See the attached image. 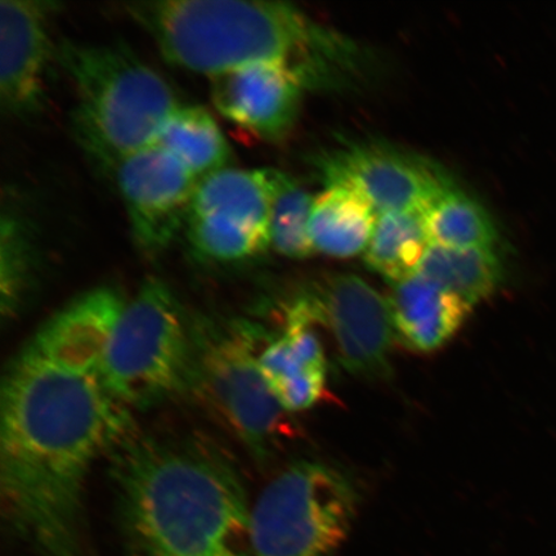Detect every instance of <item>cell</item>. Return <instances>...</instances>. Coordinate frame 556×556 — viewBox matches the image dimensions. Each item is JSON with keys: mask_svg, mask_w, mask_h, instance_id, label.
Returning <instances> with one entry per match:
<instances>
[{"mask_svg": "<svg viewBox=\"0 0 556 556\" xmlns=\"http://www.w3.org/2000/svg\"><path fill=\"white\" fill-rule=\"evenodd\" d=\"M124 9L166 61L208 78L249 65L283 64L311 86L319 81L326 61L338 62L352 52L339 35L288 3L165 0Z\"/></svg>", "mask_w": 556, "mask_h": 556, "instance_id": "cell-3", "label": "cell"}, {"mask_svg": "<svg viewBox=\"0 0 556 556\" xmlns=\"http://www.w3.org/2000/svg\"><path fill=\"white\" fill-rule=\"evenodd\" d=\"M270 200L268 169L226 168L199 180L190 214L225 215L269 239Z\"/></svg>", "mask_w": 556, "mask_h": 556, "instance_id": "cell-16", "label": "cell"}, {"mask_svg": "<svg viewBox=\"0 0 556 556\" xmlns=\"http://www.w3.org/2000/svg\"><path fill=\"white\" fill-rule=\"evenodd\" d=\"M304 295L316 323L331 331L348 371L368 378L387 372L395 336L389 299L350 274L326 277Z\"/></svg>", "mask_w": 556, "mask_h": 556, "instance_id": "cell-10", "label": "cell"}, {"mask_svg": "<svg viewBox=\"0 0 556 556\" xmlns=\"http://www.w3.org/2000/svg\"><path fill=\"white\" fill-rule=\"evenodd\" d=\"M307 87L302 73L283 64L249 65L211 78L219 114L264 141L289 135Z\"/></svg>", "mask_w": 556, "mask_h": 556, "instance_id": "cell-11", "label": "cell"}, {"mask_svg": "<svg viewBox=\"0 0 556 556\" xmlns=\"http://www.w3.org/2000/svg\"><path fill=\"white\" fill-rule=\"evenodd\" d=\"M430 245L426 212L380 214L365 250V262L395 283L417 274Z\"/></svg>", "mask_w": 556, "mask_h": 556, "instance_id": "cell-19", "label": "cell"}, {"mask_svg": "<svg viewBox=\"0 0 556 556\" xmlns=\"http://www.w3.org/2000/svg\"><path fill=\"white\" fill-rule=\"evenodd\" d=\"M326 186L357 192L378 214L427 212L452 180L426 159L379 143L348 144L319 157Z\"/></svg>", "mask_w": 556, "mask_h": 556, "instance_id": "cell-8", "label": "cell"}, {"mask_svg": "<svg viewBox=\"0 0 556 556\" xmlns=\"http://www.w3.org/2000/svg\"><path fill=\"white\" fill-rule=\"evenodd\" d=\"M185 231L193 252L213 262L245 261L270 248L267 236L219 214H190Z\"/></svg>", "mask_w": 556, "mask_h": 556, "instance_id": "cell-22", "label": "cell"}, {"mask_svg": "<svg viewBox=\"0 0 556 556\" xmlns=\"http://www.w3.org/2000/svg\"><path fill=\"white\" fill-rule=\"evenodd\" d=\"M358 498L340 472L298 463L252 507L253 556H337L350 536Z\"/></svg>", "mask_w": 556, "mask_h": 556, "instance_id": "cell-6", "label": "cell"}, {"mask_svg": "<svg viewBox=\"0 0 556 556\" xmlns=\"http://www.w3.org/2000/svg\"><path fill=\"white\" fill-rule=\"evenodd\" d=\"M304 299L289 307L287 326L267 337L260 352V367L275 397L287 413L315 406L326 384V358Z\"/></svg>", "mask_w": 556, "mask_h": 556, "instance_id": "cell-13", "label": "cell"}, {"mask_svg": "<svg viewBox=\"0 0 556 556\" xmlns=\"http://www.w3.org/2000/svg\"><path fill=\"white\" fill-rule=\"evenodd\" d=\"M51 7L29 0L0 3V101L11 115L34 114L45 101L53 54L48 31Z\"/></svg>", "mask_w": 556, "mask_h": 556, "instance_id": "cell-12", "label": "cell"}, {"mask_svg": "<svg viewBox=\"0 0 556 556\" xmlns=\"http://www.w3.org/2000/svg\"><path fill=\"white\" fill-rule=\"evenodd\" d=\"M55 58L75 90V137L104 170L155 144L180 106L168 81L122 46L65 41Z\"/></svg>", "mask_w": 556, "mask_h": 556, "instance_id": "cell-4", "label": "cell"}, {"mask_svg": "<svg viewBox=\"0 0 556 556\" xmlns=\"http://www.w3.org/2000/svg\"><path fill=\"white\" fill-rule=\"evenodd\" d=\"M135 241L155 255L186 228L199 179L170 152L152 144L114 169Z\"/></svg>", "mask_w": 556, "mask_h": 556, "instance_id": "cell-9", "label": "cell"}, {"mask_svg": "<svg viewBox=\"0 0 556 556\" xmlns=\"http://www.w3.org/2000/svg\"><path fill=\"white\" fill-rule=\"evenodd\" d=\"M417 274L475 307L495 293L504 269L495 248L458 249L432 243Z\"/></svg>", "mask_w": 556, "mask_h": 556, "instance_id": "cell-18", "label": "cell"}, {"mask_svg": "<svg viewBox=\"0 0 556 556\" xmlns=\"http://www.w3.org/2000/svg\"><path fill=\"white\" fill-rule=\"evenodd\" d=\"M426 220L433 245L495 248L498 240L490 214L456 186H451L427 208Z\"/></svg>", "mask_w": 556, "mask_h": 556, "instance_id": "cell-20", "label": "cell"}, {"mask_svg": "<svg viewBox=\"0 0 556 556\" xmlns=\"http://www.w3.org/2000/svg\"><path fill=\"white\" fill-rule=\"evenodd\" d=\"M160 148L170 152L199 180L228 168L231 149L214 117L200 106H180L160 131Z\"/></svg>", "mask_w": 556, "mask_h": 556, "instance_id": "cell-17", "label": "cell"}, {"mask_svg": "<svg viewBox=\"0 0 556 556\" xmlns=\"http://www.w3.org/2000/svg\"><path fill=\"white\" fill-rule=\"evenodd\" d=\"M392 285L389 304L395 337L415 352H434L446 345L472 309L463 299L420 274Z\"/></svg>", "mask_w": 556, "mask_h": 556, "instance_id": "cell-14", "label": "cell"}, {"mask_svg": "<svg viewBox=\"0 0 556 556\" xmlns=\"http://www.w3.org/2000/svg\"><path fill=\"white\" fill-rule=\"evenodd\" d=\"M258 326L233 323L194 336L197 381L206 400L256 458H266L285 427L287 413L264 379Z\"/></svg>", "mask_w": 556, "mask_h": 556, "instance_id": "cell-7", "label": "cell"}, {"mask_svg": "<svg viewBox=\"0 0 556 556\" xmlns=\"http://www.w3.org/2000/svg\"><path fill=\"white\" fill-rule=\"evenodd\" d=\"M17 215L3 214L2 218V304L3 311L13 309L23 293L29 273V243Z\"/></svg>", "mask_w": 556, "mask_h": 556, "instance_id": "cell-23", "label": "cell"}, {"mask_svg": "<svg viewBox=\"0 0 556 556\" xmlns=\"http://www.w3.org/2000/svg\"><path fill=\"white\" fill-rule=\"evenodd\" d=\"M379 214L357 192L328 186L315 198L309 236L316 253L333 258H352L365 252Z\"/></svg>", "mask_w": 556, "mask_h": 556, "instance_id": "cell-15", "label": "cell"}, {"mask_svg": "<svg viewBox=\"0 0 556 556\" xmlns=\"http://www.w3.org/2000/svg\"><path fill=\"white\" fill-rule=\"evenodd\" d=\"M194 336L165 283L148 280L125 304L104 353L101 377L119 405L142 409L192 381Z\"/></svg>", "mask_w": 556, "mask_h": 556, "instance_id": "cell-5", "label": "cell"}, {"mask_svg": "<svg viewBox=\"0 0 556 556\" xmlns=\"http://www.w3.org/2000/svg\"><path fill=\"white\" fill-rule=\"evenodd\" d=\"M0 493L3 518L33 556H97L88 536L86 485L97 460L123 440L129 413L100 368L31 342L2 387Z\"/></svg>", "mask_w": 556, "mask_h": 556, "instance_id": "cell-1", "label": "cell"}, {"mask_svg": "<svg viewBox=\"0 0 556 556\" xmlns=\"http://www.w3.org/2000/svg\"><path fill=\"white\" fill-rule=\"evenodd\" d=\"M268 170L273 189L269 213L270 248L287 258H309L316 253L309 236V219L315 198L289 174Z\"/></svg>", "mask_w": 556, "mask_h": 556, "instance_id": "cell-21", "label": "cell"}, {"mask_svg": "<svg viewBox=\"0 0 556 556\" xmlns=\"http://www.w3.org/2000/svg\"><path fill=\"white\" fill-rule=\"evenodd\" d=\"M113 464L128 556H253V506L217 448L135 438L121 444Z\"/></svg>", "mask_w": 556, "mask_h": 556, "instance_id": "cell-2", "label": "cell"}]
</instances>
